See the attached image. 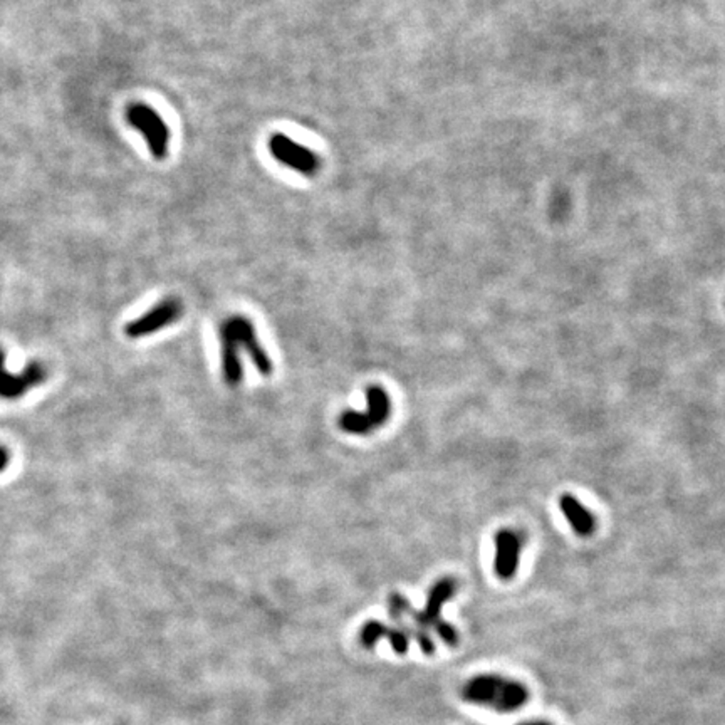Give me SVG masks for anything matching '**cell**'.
<instances>
[{
    "instance_id": "obj_1",
    "label": "cell",
    "mask_w": 725,
    "mask_h": 725,
    "mask_svg": "<svg viewBox=\"0 0 725 725\" xmlns=\"http://www.w3.org/2000/svg\"><path fill=\"white\" fill-rule=\"evenodd\" d=\"M464 701L488 707L499 713L516 712L529 702L527 687L511 678L494 674L470 678L462 689Z\"/></svg>"
},
{
    "instance_id": "obj_2",
    "label": "cell",
    "mask_w": 725,
    "mask_h": 725,
    "mask_svg": "<svg viewBox=\"0 0 725 725\" xmlns=\"http://www.w3.org/2000/svg\"><path fill=\"white\" fill-rule=\"evenodd\" d=\"M368 412L361 414L346 410L338 418V427L349 435H369L383 427L392 415V398L383 386L369 385L367 388Z\"/></svg>"
},
{
    "instance_id": "obj_3",
    "label": "cell",
    "mask_w": 725,
    "mask_h": 725,
    "mask_svg": "<svg viewBox=\"0 0 725 725\" xmlns=\"http://www.w3.org/2000/svg\"><path fill=\"white\" fill-rule=\"evenodd\" d=\"M126 118L131 126L143 135L152 155L163 160L168 153L170 130L167 123L156 113L155 109L144 103H135L126 109Z\"/></svg>"
},
{
    "instance_id": "obj_4",
    "label": "cell",
    "mask_w": 725,
    "mask_h": 725,
    "mask_svg": "<svg viewBox=\"0 0 725 725\" xmlns=\"http://www.w3.org/2000/svg\"><path fill=\"white\" fill-rule=\"evenodd\" d=\"M183 316V304L179 298H167L160 301L150 311H146L140 318L133 320L125 326V333L128 338H144L165 330Z\"/></svg>"
},
{
    "instance_id": "obj_5",
    "label": "cell",
    "mask_w": 725,
    "mask_h": 725,
    "mask_svg": "<svg viewBox=\"0 0 725 725\" xmlns=\"http://www.w3.org/2000/svg\"><path fill=\"white\" fill-rule=\"evenodd\" d=\"M269 150L277 162L302 175L312 177L320 170L318 155L308 146L291 140L283 133H274L269 140Z\"/></svg>"
},
{
    "instance_id": "obj_6",
    "label": "cell",
    "mask_w": 725,
    "mask_h": 725,
    "mask_svg": "<svg viewBox=\"0 0 725 725\" xmlns=\"http://www.w3.org/2000/svg\"><path fill=\"white\" fill-rule=\"evenodd\" d=\"M46 378H48V369L39 361L29 363L23 373L13 375L5 368V351L0 348V398L4 400L21 398L25 393L42 385Z\"/></svg>"
},
{
    "instance_id": "obj_7",
    "label": "cell",
    "mask_w": 725,
    "mask_h": 725,
    "mask_svg": "<svg viewBox=\"0 0 725 725\" xmlns=\"http://www.w3.org/2000/svg\"><path fill=\"white\" fill-rule=\"evenodd\" d=\"M227 328L236 336L238 346L249 355L254 367L259 369V373L264 376H271L274 371L273 359L265 353V349L259 343V338L256 333V328L246 316H230L227 318Z\"/></svg>"
},
{
    "instance_id": "obj_8",
    "label": "cell",
    "mask_w": 725,
    "mask_h": 725,
    "mask_svg": "<svg viewBox=\"0 0 725 725\" xmlns=\"http://www.w3.org/2000/svg\"><path fill=\"white\" fill-rule=\"evenodd\" d=\"M457 583L452 578H442L441 581L432 586L427 598V607L423 611H415L412 605L408 603L404 607V615H410L416 623V628L428 631L430 628L435 630V627L441 623V611L443 605L455 595ZM430 633V631H428Z\"/></svg>"
},
{
    "instance_id": "obj_9",
    "label": "cell",
    "mask_w": 725,
    "mask_h": 725,
    "mask_svg": "<svg viewBox=\"0 0 725 725\" xmlns=\"http://www.w3.org/2000/svg\"><path fill=\"white\" fill-rule=\"evenodd\" d=\"M494 544H496V558H494L496 574L504 581L512 580L519 568V556H521L519 537L512 531L502 529L494 537Z\"/></svg>"
},
{
    "instance_id": "obj_10",
    "label": "cell",
    "mask_w": 725,
    "mask_h": 725,
    "mask_svg": "<svg viewBox=\"0 0 725 725\" xmlns=\"http://www.w3.org/2000/svg\"><path fill=\"white\" fill-rule=\"evenodd\" d=\"M381 638H388L390 645H392L393 652L398 655H404L408 652L410 646V637L404 630L400 628H390L386 625H383L381 621L371 619L367 621L361 631H359V642L365 648H373L376 643L380 642Z\"/></svg>"
},
{
    "instance_id": "obj_11",
    "label": "cell",
    "mask_w": 725,
    "mask_h": 725,
    "mask_svg": "<svg viewBox=\"0 0 725 725\" xmlns=\"http://www.w3.org/2000/svg\"><path fill=\"white\" fill-rule=\"evenodd\" d=\"M220 343H222V373L224 380L230 386H237L244 380V367L240 361V346L236 336L227 328L226 322L220 324Z\"/></svg>"
},
{
    "instance_id": "obj_12",
    "label": "cell",
    "mask_w": 725,
    "mask_h": 725,
    "mask_svg": "<svg viewBox=\"0 0 725 725\" xmlns=\"http://www.w3.org/2000/svg\"><path fill=\"white\" fill-rule=\"evenodd\" d=\"M559 507H561V512L564 514V517L568 519V523L571 524V527H572V531L576 534L586 537V535H590L595 531V516L588 511L574 496L562 494L561 499H559Z\"/></svg>"
},
{
    "instance_id": "obj_13",
    "label": "cell",
    "mask_w": 725,
    "mask_h": 725,
    "mask_svg": "<svg viewBox=\"0 0 725 725\" xmlns=\"http://www.w3.org/2000/svg\"><path fill=\"white\" fill-rule=\"evenodd\" d=\"M11 455L7 452L5 447H0V472H4V469L9 465Z\"/></svg>"
},
{
    "instance_id": "obj_14",
    "label": "cell",
    "mask_w": 725,
    "mask_h": 725,
    "mask_svg": "<svg viewBox=\"0 0 725 725\" xmlns=\"http://www.w3.org/2000/svg\"><path fill=\"white\" fill-rule=\"evenodd\" d=\"M517 725H553L551 722H544V720H535V722H524V724Z\"/></svg>"
}]
</instances>
